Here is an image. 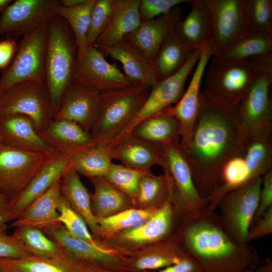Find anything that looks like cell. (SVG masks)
<instances>
[{"label": "cell", "mask_w": 272, "mask_h": 272, "mask_svg": "<svg viewBox=\"0 0 272 272\" xmlns=\"http://www.w3.org/2000/svg\"><path fill=\"white\" fill-rule=\"evenodd\" d=\"M236 107L221 106L200 93L190 142L182 148L194 184L203 198L218 187L223 166L242 148Z\"/></svg>", "instance_id": "cell-1"}, {"label": "cell", "mask_w": 272, "mask_h": 272, "mask_svg": "<svg viewBox=\"0 0 272 272\" xmlns=\"http://www.w3.org/2000/svg\"><path fill=\"white\" fill-rule=\"evenodd\" d=\"M177 239L201 272H244L258 263L256 249L232 238L216 211L207 207L194 217L183 221Z\"/></svg>", "instance_id": "cell-2"}, {"label": "cell", "mask_w": 272, "mask_h": 272, "mask_svg": "<svg viewBox=\"0 0 272 272\" xmlns=\"http://www.w3.org/2000/svg\"><path fill=\"white\" fill-rule=\"evenodd\" d=\"M77 57V46L70 26L55 15L48 21L45 60V84L54 116L72 81Z\"/></svg>", "instance_id": "cell-3"}, {"label": "cell", "mask_w": 272, "mask_h": 272, "mask_svg": "<svg viewBox=\"0 0 272 272\" xmlns=\"http://www.w3.org/2000/svg\"><path fill=\"white\" fill-rule=\"evenodd\" d=\"M151 87L133 83L124 88L101 92L100 113L90 135L96 144L107 146L140 110Z\"/></svg>", "instance_id": "cell-4"}, {"label": "cell", "mask_w": 272, "mask_h": 272, "mask_svg": "<svg viewBox=\"0 0 272 272\" xmlns=\"http://www.w3.org/2000/svg\"><path fill=\"white\" fill-rule=\"evenodd\" d=\"M263 56L230 63L212 61L207 70L202 92L221 106L236 107L250 88Z\"/></svg>", "instance_id": "cell-5"}, {"label": "cell", "mask_w": 272, "mask_h": 272, "mask_svg": "<svg viewBox=\"0 0 272 272\" xmlns=\"http://www.w3.org/2000/svg\"><path fill=\"white\" fill-rule=\"evenodd\" d=\"M160 166L172 184L171 203L183 221L197 216L207 206L194 184L191 167L179 142L163 146Z\"/></svg>", "instance_id": "cell-6"}, {"label": "cell", "mask_w": 272, "mask_h": 272, "mask_svg": "<svg viewBox=\"0 0 272 272\" xmlns=\"http://www.w3.org/2000/svg\"><path fill=\"white\" fill-rule=\"evenodd\" d=\"M272 54L262 56L256 76L236 107L239 140L243 144L251 135L272 128Z\"/></svg>", "instance_id": "cell-7"}, {"label": "cell", "mask_w": 272, "mask_h": 272, "mask_svg": "<svg viewBox=\"0 0 272 272\" xmlns=\"http://www.w3.org/2000/svg\"><path fill=\"white\" fill-rule=\"evenodd\" d=\"M182 222L169 201L159 208L145 224L122 230L99 241L102 246L127 257L151 243L177 238Z\"/></svg>", "instance_id": "cell-8"}, {"label": "cell", "mask_w": 272, "mask_h": 272, "mask_svg": "<svg viewBox=\"0 0 272 272\" xmlns=\"http://www.w3.org/2000/svg\"><path fill=\"white\" fill-rule=\"evenodd\" d=\"M17 114L28 117L38 133L46 129L54 112L45 82H21L0 94V117Z\"/></svg>", "instance_id": "cell-9"}, {"label": "cell", "mask_w": 272, "mask_h": 272, "mask_svg": "<svg viewBox=\"0 0 272 272\" xmlns=\"http://www.w3.org/2000/svg\"><path fill=\"white\" fill-rule=\"evenodd\" d=\"M48 21L22 37L10 65L2 72L0 94L18 83L45 82V60Z\"/></svg>", "instance_id": "cell-10"}, {"label": "cell", "mask_w": 272, "mask_h": 272, "mask_svg": "<svg viewBox=\"0 0 272 272\" xmlns=\"http://www.w3.org/2000/svg\"><path fill=\"white\" fill-rule=\"evenodd\" d=\"M56 151H28L0 142V191L10 203L24 191Z\"/></svg>", "instance_id": "cell-11"}, {"label": "cell", "mask_w": 272, "mask_h": 272, "mask_svg": "<svg viewBox=\"0 0 272 272\" xmlns=\"http://www.w3.org/2000/svg\"><path fill=\"white\" fill-rule=\"evenodd\" d=\"M262 177L251 179L227 192L217 209L221 224L235 240L247 243L246 238L258 207Z\"/></svg>", "instance_id": "cell-12"}, {"label": "cell", "mask_w": 272, "mask_h": 272, "mask_svg": "<svg viewBox=\"0 0 272 272\" xmlns=\"http://www.w3.org/2000/svg\"><path fill=\"white\" fill-rule=\"evenodd\" d=\"M209 44L214 56L250 33L247 0H207Z\"/></svg>", "instance_id": "cell-13"}, {"label": "cell", "mask_w": 272, "mask_h": 272, "mask_svg": "<svg viewBox=\"0 0 272 272\" xmlns=\"http://www.w3.org/2000/svg\"><path fill=\"white\" fill-rule=\"evenodd\" d=\"M200 52L201 49L196 50L178 72L168 78L159 80L151 88L140 110L119 135L109 144V147L129 136L134 127L144 120L178 102L184 93L188 75L197 62Z\"/></svg>", "instance_id": "cell-14"}, {"label": "cell", "mask_w": 272, "mask_h": 272, "mask_svg": "<svg viewBox=\"0 0 272 272\" xmlns=\"http://www.w3.org/2000/svg\"><path fill=\"white\" fill-rule=\"evenodd\" d=\"M42 230L66 253L80 261L104 268L128 272L127 257L101 245L94 244L72 235L60 223Z\"/></svg>", "instance_id": "cell-15"}, {"label": "cell", "mask_w": 272, "mask_h": 272, "mask_svg": "<svg viewBox=\"0 0 272 272\" xmlns=\"http://www.w3.org/2000/svg\"><path fill=\"white\" fill-rule=\"evenodd\" d=\"M72 81L101 92L118 90L132 83L93 45L88 46L85 53L77 57Z\"/></svg>", "instance_id": "cell-16"}, {"label": "cell", "mask_w": 272, "mask_h": 272, "mask_svg": "<svg viewBox=\"0 0 272 272\" xmlns=\"http://www.w3.org/2000/svg\"><path fill=\"white\" fill-rule=\"evenodd\" d=\"M58 0H17L0 15V35L15 39L24 36L55 16Z\"/></svg>", "instance_id": "cell-17"}, {"label": "cell", "mask_w": 272, "mask_h": 272, "mask_svg": "<svg viewBox=\"0 0 272 272\" xmlns=\"http://www.w3.org/2000/svg\"><path fill=\"white\" fill-rule=\"evenodd\" d=\"M101 92L72 81L53 120L72 121L90 133L98 118Z\"/></svg>", "instance_id": "cell-18"}, {"label": "cell", "mask_w": 272, "mask_h": 272, "mask_svg": "<svg viewBox=\"0 0 272 272\" xmlns=\"http://www.w3.org/2000/svg\"><path fill=\"white\" fill-rule=\"evenodd\" d=\"M213 55L208 43L201 49L197 64L189 85L182 97L174 106L168 108L169 112L177 119L180 128V144L184 148L190 142L193 126L199 106L201 80L206 67Z\"/></svg>", "instance_id": "cell-19"}, {"label": "cell", "mask_w": 272, "mask_h": 272, "mask_svg": "<svg viewBox=\"0 0 272 272\" xmlns=\"http://www.w3.org/2000/svg\"><path fill=\"white\" fill-rule=\"evenodd\" d=\"M181 21L182 10L177 6L157 18L142 22L124 38L137 47L153 64L168 35Z\"/></svg>", "instance_id": "cell-20"}, {"label": "cell", "mask_w": 272, "mask_h": 272, "mask_svg": "<svg viewBox=\"0 0 272 272\" xmlns=\"http://www.w3.org/2000/svg\"><path fill=\"white\" fill-rule=\"evenodd\" d=\"M67 157L56 151L24 191L10 203V219H17L35 199L45 193L70 169Z\"/></svg>", "instance_id": "cell-21"}, {"label": "cell", "mask_w": 272, "mask_h": 272, "mask_svg": "<svg viewBox=\"0 0 272 272\" xmlns=\"http://www.w3.org/2000/svg\"><path fill=\"white\" fill-rule=\"evenodd\" d=\"M189 255L177 238L159 241L127 257L128 272L158 270L176 264Z\"/></svg>", "instance_id": "cell-22"}, {"label": "cell", "mask_w": 272, "mask_h": 272, "mask_svg": "<svg viewBox=\"0 0 272 272\" xmlns=\"http://www.w3.org/2000/svg\"><path fill=\"white\" fill-rule=\"evenodd\" d=\"M163 146L130 135L112 147L107 148L112 160L119 161L127 168L151 173L152 166H160Z\"/></svg>", "instance_id": "cell-23"}, {"label": "cell", "mask_w": 272, "mask_h": 272, "mask_svg": "<svg viewBox=\"0 0 272 272\" xmlns=\"http://www.w3.org/2000/svg\"><path fill=\"white\" fill-rule=\"evenodd\" d=\"M141 0H116L110 20L93 46L105 56L116 42L136 30L141 24Z\"/></svg>", "instance_id": "cell-24"}, {"label": "cell", "mask_w": 272, "mask_h": 272, "mask_svg": "<svg viewBox=\"0 0 272 272\" xmlns=\"http://www.w3.org/2000/svg\"><path fill=\"white\" fill-rule=\"evenodd\" d=\"M106 56L121 62L124 75L132 83H140L151 88L159 81L153 64L137 47L124 38L113 45Z\"/></svg>", "instance_id": "cell-25"}, {"label": "cell", "mask_w": 272, "mask_h": 272, "mask_svg": "<svg viewBox=\"0 0 272 272\" xmlns=\"http://www.w3.org/2000/svg\"><path fill=\"white\" fill-rule=\"evenodd\" d=\"M0 142L28 151H57L39 136L31 120L22 115L0 117Z\"/></svg>", "instance_id": "cell-26"}, {"label": "cell", "mask_w": 272, "mask_h": 272, "mask_svg": "<svg viewBox=\"0 0 272 272\" xmlns=\"http://www.w3.org/2000/svg\"><path fill=\"white\" fill-rule=\"evenodd\" d=\"M57 151L67 157L71 168L89 179L103 176L113 163L108 149L97 144L67 147Z\"/></svg>", "instance_id": "cell-27"}, {"label": "cell", "mask_w": 272, "mask_h": 272, "mask_svg": "<svg viewBox=\"0 0 272 272\" xmlns=\"http://www.w3.org/2000/svg\"><path fill=\"white\" fill-rule=\"evenodd\" d=\"M60 178L32 202L12 222L11 226L15 228L30 226L42 230L59 223L58 209L61 197L59 187Z\"/></svg>", "instance_id": "cell-28"}, {"label": "cell", "mask_w": 272, "mask_h": 272, "mask_svg": "<svg viewBox=\"0 0 272 272\" xmlns=\"http://www.w3.org/2000/svg\"><path fill=\"white\" fill-rule=\"evenodd\" d=\"M60 191L70 207L85 220L94 238L98 241L99 227L91 207V193L80 175L70 168L61 177Z\"/></svg>", "instance_id": "cell-29"}, {"label": "cell", "mask_w": 272, "mask_h": 272, "mask_svg": "<svg viewBox=\"0 0 272 272\" xmlns=\"http://www.w3.org/2000/svg\"><path fill=\"white\" fill-rule=\"evenodd\" d=\"M196 51L180 38L175 29L172 31L160 47L153 62L159 80L178 72Z\"/></svg>", "instance_id": "cell-30"}, {"label": "cell", "mask_w": 272, "mask_h": 272, "mask_svg": "<svg viewBox=\"0 0 272 272\" xmlns=\"http://www.w3.org/2000/svg\"><path fill=\"white\" fill-rule=\"evenodd\" d=\"M81 262L69 255L61 258L26 256L0 259L1 272H81Z\"/></svg>", "instance_id": "cell-31"}, {"label": "cell", "mask_w": 272, "mask_h": 272, "mask_svg": "<svg viewBox=\"0 0 272 272\" xmlns=\"http://www.w3.org/2000/svg\"><path fill=\"white\" fill-rule=\"evenodd\" d=\"M191 9L175 31L180 38L194 50L209 43V9L207 0H189Z\"/></svg>", "instance_id": "cell-32"}, {"label": "cell", "mask_w": 272, "mask_h": 272, "mask_svg": "<svg viewBox=\"0 0 272 272\" xmlns=\"http://www.w3.org/2000/svg\"><path fill=\"white\" fill-rule=\"evenodd\" d=\"M130 135L151 143L165 145L180 142L179 125L167 108L139 123Z\"/></svg>", "instance_id": "cell-33"}, {"label": "cell", "mask_w": 272, "mask_h": 272, "mask_svg": "<svg viewBox=\"0 0 272 272\" xmlns=\"http://www.w3.org/2000/svg\"><path fill=\"white\" fill-rule=\"evenodd\" d=\"M94 187L91 194V207L93 215L104 218L133 208V202L123 194L103 176L89 178Z\"/></svg>", "instance_id": "cell-34"}, {"label": "cell", "mask_w": 272, "mask_h": 272, "mask_svg": "<svg viewBox=\"0 0 272 272\" xmlns=\"http://www.w3.org/2000/svg\"><path fill=\"white\" fill-rule=\"evenodd\" d=\"M272 54V34L250 32L223 51L214 56L213 61L230 63Z\"/></svg>", "instance_id": "cell-35"}, {"label": "cell", "mask_w": 272, "mask_h": 272, "mask_svg": "<svg viewBox=\"0 0 272 272\" xmlns=\"http://www.w3.org/2000/svg\"><path fill=\"white\" fill-rule=\"evenodd\" d=\"M38 134L57 151L67 147L96 144L89 132L68 120H53L46 129Z\"/></svg>", "instance_id": "cell-36"}, {"label": "cell", "mask_w": 272, "mask_h": 272, "mask_svg": "<svg viewBox=\"0 0 272 272\" xmlns=\"http://www.w3.org/2000/svg\"><path fill=\"white\" fill-rule=\"evenodd\" d=\"M172 184L168 174L155 175L152 173L144 175L139 184L138 196L133 208L147 209L159 208L170 201Z\"/></svg>", "instance_id": "cell-37"}, {"label": "cell", "mask_w": 272, "mask_h": 272, "mask_svg": "<svg viewBox=\"0 0 272 272\" xmlns=\"http://www.w3.org/2000/svg\"><path fill=\"white\" fill-rule=\"evenodd\" d=\"M96 0H86L76 7L67 8L58 5L55 14L62 17L70 26L76 42L78 57L82 56L88 46L87 34L91 14Z\"/></svg>", "instance_id": "cell-38"}, {"label": "cell", "mask_w": 272, "mask_h": 272, "mask_svg": "<svg viewBox=\"0 0 272 272\" xmlns=\"http://www.w3.org/2000/svg\"><path fill=\"white\" fill-rule=\"evenodd\" d=\"M160 208L147 209L131 208L107 218L95 217L99 227L98 241L122 230L145 224Z\"/></svg>", "instance_id": "cell-39"}, {"label": "cell", "mask_w": 272, "mask_h": 272, "mask_svg": "<svg viewBox=\"0 0 272 272\" xmlns=\"http://www.w3.org/2000/svg\"><path fill=\"white\" fill-rule=\"evenodd\" d=\"M34 256L61 258L69 255L40 229L22 226L16 227L12 234Z\"/></svg>", "instance_id": "cell-40"}, {"label": "cell", "mask_w": 272, "mask_h": 272, "mask_svg": "<svg viewBox=\"0 0 272 272\" xmlns=\"http://www.w3.org/2000/svg\"><path fill=\"white\" fill-rule=\"evenodd\" d=\"M151 173H146L113 163L103 177L112 186L130 199L133 203L138 196L139 184L142 177Z\"/></svg>", "instance_id": "cell-41"}, {"label": "cell", "mask_w": 272, "mask_h": 272, "mask_svg": "<svg viewBox=\"0 0 272 272\" xmlns=\"http://www.w3.org/2000/svg\"><path fill=\"white\" fill-rule=\"evenodd\" d=\"M58 211V222L72 235L94 244L101 245L94 238L85 220L70 207L62 195Z\"/></svg>", "instance_id": "cell-42"}, {"label": "cell", "mask_w": 272, "mask_h": 272, "mask_svg": "<svg viewBox=\"0 0 272 272\" xmlns=\"http://www.w3.org/2000/svg\"><path fill=\"white\" fill-rule=\"evenodd\" d=\"M250 32L272 34V1L247 0Z\"/></svg>", "instance_id": "cell-43"}, {"label": "cell", "mask_w": 272, "mask_h": 272, "mask_svg": "<svg viewBox=\"0 0 272 272\" xmlns=\"http://www.w3.org/2000/svg\"><path fill=\"white\" fill-rule=\"evenodd\" d=\"M116 0H96L87 34L88 46L95 42L105 30L111 17Z\"/></svg>", "instance_id": "cell-44"}, {"label": "cell", "mask_w": 272, "mask_h": 272, "mask_svg": "<svg viewBox=\"0 0 272 272\" xmlns=\"http://www.w3.org/2000/svg\"><path fill=\"white\" fill-rule=\"evenodd\" d=\"M187 0H141L139 14L141 22L153 20L162 15L180 4Z\"/></svg>", "instance_id": "cell-45"}, {"label": "cell", "mask_w": 272, "mask_h": 272, "mask_svg": "<svg viewBox=\"0 0 272 272\" xmlns=\"http://www.w3.org/2000/svg\"><path fill=\"white\" fill-rule=\"evenodd\" d=\"M32 255L12 235H0V259L15 258Z\"/></svg>", "instance_id": "cell-46"}, {"label": "cell", "mask_w": 272, "mask_h": 272, "mask_svg": "<svg viewBox=\"0 0 272 272\" xmlns=\"http://www.w3.org/2000/svg\"><path fill=\"white\" fill-rule=\"evenodd\" d=\"M262 178L258 207L251 227L272 207V170L267 172Z\"/></svg>", "instance_id": "cell-47"}, {"label": "cell", "mask_w": 272, "mask_h": 272, "mask_svg": "<svg viewBox=\"0 0 272 272\" xmlns=\"http://www.w3.org/2000/svg\"><path fill=\"white\" fill-rule=\"evenodd\" d=\"M272 233V207L249 229L246 242L256 240Z\"/></svg>", "instance_id": "cell-48"}, {"label": "cell", "mask_w": 272, "mask_h": 272, "mask_svg": "<svg viewBox=\"0 0 272 272\" xmlns=\"http://www.w3.org/2000/svg\"><path fill=\"white\" fill-rule=\"evenodd\" d=\"M18 43L15 39L6 38L0 41V70L5 71L11 64L16 52Z\"/></svg>", "instance_id": "cell-49"}, {"label": "cell", "mask_w": 272, "mask_h": 272, "mask_svg": "<svg viewBox=\"0 0 272 272\" xmlns=\"http://www.w3.org/2000/svg\"><path fill=\"white\" fill-rule=\"evenodd\" d=\"M136 272H201V270L197 261L189 255L180 262L166 267Z\"/></svg>", "instance_id": "cell-50"}, {"label": "cell", "mask_w": 272, "mask_h": 272, "mask_svg": "<svg viewBox=\"0 0 272 272\" xmlns=\"http://www.w3.org/2000/svg\"><path fill=\"white\" fill-rule=\"evenodd\" d=\"M10 202L0 191V220L5 223L10 221Z\"/></svg>", "instance_id": "cell-51"}, {"label": "cell", "mask_w": 272, "mask_h": 272, "mask_svg": "<svg viewBox=\"0 0 272 272\" xmlns=\"http://www.w3.org/2000/svg\"><path fill=\"white\" fill-rule=\"evenodd\" d=\"M81 262V272H126L104 268L82 261Z\"/></svg>", "instance_id": "cell-52"}, {"label": "cell", "mask_w": 272, "mask_h": 272, "mask_svg": "<svg viewBox=\"0 0 272 272\" xmlns=\"http://www.w3.org/2000/svg\"><path fill=\"white\" fill-rule=\"evenodd\" d=\"M253 272H272V261L269 257L260 265H256L253 269Z\"/></svg>", "instance_id": "cell-53"}, {"label": "cell", "mask_w": 272, "mask_h": 272, "mask_svg": "<svg viewBox=\"0 0 272 272\" xmlns=\"http://www.w3.org/2000/svg\"><path fill=\"white\" fill-rule=\"evenodd\" d=\"M86 0H60V5L67 8H71L80 5Z\"/></svg>", "instance_id": "cell-54"}, {"label": "cell", "mask_w": 272, "mask_h": 272, "mask_svg": "<svg viewBox=\"0 0 272 272\" xmlns=\"http://www.w3.org/2000/svg\"><path fill=\"white\" fill-rule=\"evenodd\" d=\"M13 2V1L12 0H0V15L2 14L6 8Z\"/></svg>", "instance_id": "cell-55"}, {"label": "cell", "mask_w": 272, "mask_h": 272, "mask_svg": "<svg viewBox=\"0 0 272 272\" xmlns=\"http://www.w3.org/2000/svg\"><path fill=\"white\" fill-rule=\"evenodd\" d=\"M7 223L0 220V235L7 234Z\"/></svg>", "instance_id": "cell-56"}, {"label": "cell", "mask_w": 272, "mask_h": 272, "mask_svg": "<svg viewBox=\"0 0 272 272\" xmlns=\"http://www.w3.org/2000/svg\"><path fill=\"white\" fill-rule=\"evenodd\" d=\"M253 269H251V270H247L246 271H244V272H250Z\"/></svg>", "instance_id": "cell-57"}, {"label": "cell", "mask_w": 272, "mask_h": 272, "mask_svg": "<svg viewBox=\"0 0 272 272\" xmlns=\"http://www.w3.org/2000/svg\"><path fill=\"white\" fill-rule=\"evenodd\" d=\"M250 272H253V269Z\"/></svg>", "instance_id": "cell-58"}, {"label": "cell", "mask_w": 272, "mask_h": 272, "mask_svg": "<svg viewBox=\"0 0 272 272\" xmlns=\"http://www.w3.org/2000/svg\"><path fill=\"white\" fill-rule=\"evenodd\" d=\"M0 272H1V271H0Z\"/></svg>", "instance_id": "cell-59"}]
</instances>
